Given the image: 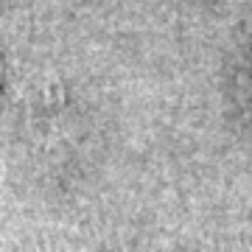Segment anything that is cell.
<instances>
[{
	"instance_id": "6da1fadb",
	"label": "cell",
	"mask_w": 252,
	"mask_h": 252,
	"mask_svg": "<svg viewBox=\"0 0 252 252\" xmlns=\"http://www.w3.org/2000/svg\"><path fill=\"white\" fill-rule=\"evenodd\" d=\"M56 252H79V250H56Z\"/></svg>"
}]
</instances>
